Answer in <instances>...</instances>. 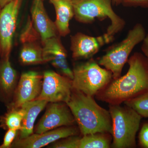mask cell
Segmentation results:
<instances>
[{
  "instance_id": "cell-1",
  "label": "cell",
  "mask_w": 148,
  "mask_h": 148,
  "mask_svg": "<svg viewBox=\"0 0 148 148\" xmlns=\"http://www.w3.org/2000/svg\"><path fill=\"white\" fill-rule=\"evenodd\" d=\"M126 74L113 79L95 95L99 101L109 105H121L148 91V59L135 52L128 58Z\"/></svg>"
},
{
  "instance_id": "cell-2",
  "label": "cell",
  "mask_w": 148,
  "mask_h": 148,
  "mask_svg": "<svg viewBox=\"0 0 148 148\" xmlns=\"http://www.w3.org/2000/svg\"><path fill=\"white\" fill-rule=\"evenodd\" d=\"M66 103L82 135L96 132L112 134V120L110 112L99 106L93 96L73 88L71 97Z\"/></svg>"
},
{
  "instance_id": "cell-3",
  "label": "cell",
  "mask_w": 148,
  "mask_h": 148,
  "mask_svg": "<svg viewBox=\"0 0 148 148\" xmlns=\"http://www.w3.org/2000/svg\"><path fill=\"white\" fill-rule=\"evenodd\" d=\"M126 106V105H125ZM112 120L111 147L133 148L136 147V136L142 117L127 106L109 105Z\"/></svg>"
},
{
  "instance_id": "cell-4",
  "label": "cell",
  "mask_w": 148,
  "mask_h": 148,
  "mask_svg": "<svg viewBox=\"0 0 148 148\" xmlns=\"http://www.w3.org/2000/svg\"><path fill=\"white\" fill-rule=\"evenodd\" d=\"M74 17L83 24H91L96 19L103 20L109 18L110 24L106 34L111 36L121 32L126 22L114 11L111 0H72Z\"/></svg>"
},
{
  "instance_id": "cell-5",
  "label": "cell",
  "mask_w": 148,
  "mask_h": 148,
  "mask_svg": "<svg viewBox=\"0 0 148 148\" xmlns=\"http://www.w3.org/2000/svg\"><path fill=\"white\" fill-rule=\"evenodd\" d=\"M147 34L143 24L137 23L129 30L124 39L106 51L99 58L98 64L112 73L113 79L119 77L130 53L136 45L143 42Z\"/></svg>"
},
{
  "instance_id": "cell-6",
  "label": "cell",
  "mask_w": 148,
  "mask_h": 148,
  "mask_svg": "<svg viewBox=\"0 0 148 148\" xmlns=\"http://www.w3.org/2000/svg\"><path fill=\"white\" fill-rule=\"evenodd\" d=\"M73 71V88L93 97L113 78L112 73L92 58L75 65Z\"/></svg>"
},
{
  "instance_id": "cell-7",
  "label": "cell",
  "mask_w": 148,
  "mask_h": 148,
  "mask_svg": "<svg viewBox=\"0 0 148 148\" xmlns=\"http://www.w3.org/2000/svg\"><path fill=\"white\" fill-rule=\"evenodd\" d=\"M73 89L71 79L53 71H46L43 75L41 91L36 100H45L48 103H66L71 97Z\"/></svg>"
},
{
  "instance_id": "cell-8",
  "label": "cell",
  "mask_w": 148,
  "mask_h": 148,
  "mask_svg": "<svg viewBox=\"0 0 148 148\" xmlns=\"http://www.w3.org/2000/svg\"><path fill=\"white\" fill-rule=\"evenodd\" d=\"M22 0H12L0 9V55L8 58L12 48Z\"/></svg>"
},
{
  "instance_id": "cell-9",
  "label": "cell",
  "mask_w": 148,
  "mask_h": 148,
  "mask_svg": "<svg viewBox=\"0 0 148 148\" xmlns=\"http://www.w3.org/2000/svg\"><path fill=\"white\" fill-rule=\"evenodd\" d=\"M114 37L105 33L98 36L77 33L71 37V49L72 57L75 60L92 58L101 48L113 41Z\"/></svg>"
},
{
  "instance_id": "cell-10",
  "label": "cell",
  "mask_w": 148,
  "mask_h": 148,
  "mask_svg": "<svg viewBox=\"0 0 148 148\" xmlns=\"http://www.w3.org/2000/svg\"><path fill=\"white\" fill-rule=\"evenodd\" d=\"M42 79L43 76L36 71L23 73L14 91L13 101L9 104V108H19L24 103L36 100L41 91Z\"/></svg>"
},
{
  "instance_id": "cell-11",
  "label": "cell",
  "mask_w": 148,
  "mask_h": 148,
  "mask_svg": "<svg viewBox=\"0 0 148 148\" xmlns=\"http://www.w3.org/2000/svg\"><path fill=\"white\" fill-rule=\"evenodd\" d=\"M35 129L41 134L62 126L74 125L76 123L69 106L64 102L51 103Z\"/></svg>"
},
{
  "instance_id": "cell-12",
  "label": "cell",
  "mask_w": 148,
  "mask_h": 148,
  "mask_svg": "<svg viewBox=\"0 0 148 148\" xmlns=\"http://www.w3.org/2000/svg\"><path fill=\"white\" fill-rule=\"evenodd\" d=\"M79 129L73 125L63 126L41 134H32L24 139L14 140L11 147L40 148L55 141L73 135H78Z\"/></svg>"
},
{
  "instance_id": "cell-13",
  "label": "cell",
  "mask_w": 148,
  "mask_h": 148,
  "mask_svg": "<svg viewBox=\"0 0 148 148\" xmlns=\"http://www.w3.org/2000/svg\"><path fill=\"white\" fill-rule=\"evenodd\" d=\"M42 43L43 57L45 63L50 62L62 75L73 79V70L68 63L67 51L59 38L57 36L52 37Z\"/></svg>"
},
{
  "instance_id": "cell-14",
  "label": "cell",
  "mask_w": 148,
  "mask_h": 148,
  "mask_svg": "<svg viewBox=\"0 0 148 148\" xmlns=\"http://www.w3.org/2000/svg\"><path fill=\"white\" fill-rule=\"evenodd\" d=\"M31 12L32 24L42 42L57 36L58 32L55 23L47 13L43 0H34Z\"/></svg>"
},
{
  "instance_id": "cell-15",
  "label": "cell",
  "mask_w": 148,
  "mask_h": 148,
  "mask_svg": "<svg viewBox=\"0 0 148 148\" xmlns=\"http://www.w3.org/2000/svg\"><path fill=\"white\" fill-rule=\"evenodd\" d=\"M17 75L12 66L9 57L2 58L0 61V96L8 102L16 88Z\"/></svg>"
},
{
  "instance_id": "cell-16",
  "label": "cell",
  "mask_w": 148,
  "mask_h": 148,
  "mask_svg": "<svg viewBox=\"0 0 148 148\" xmlns=\"http://www.w3.org/2000/svg\"><path fill=\"white\" fill-rule=\"evenodd\" d=\"M53 5L56 13L55 24L58 34L65 37L71 32L70 22L74 17L72 0H49Z\"/></svg>"
},
{
  "instance_id": "cell-17",
  "label": "cell",
  "mask_w": 148,
  "mask_h": 148,
  "mask_svg": "<svg viewBox=\"0 0 148 148\" xmlns=\"http://www.w3.org/2000/svg\"><path fill=\"white\" fill-rule=\"evenodd\" d=\"M47 103L45 100L36 99L24 103L20 107L25 111V114L18 139H24L33 134L35 121Z\"/></svg>"
},
{
  "instance_id": "cell-18",
  "label": "cell",
  "mask_w": 148,
  "mask_h": 148,
  "mask_svg": "<svg viewBox=\"0 0 148 148\" xmlns=\"http://www.w3.org/2000/svg\"><path fill=\"white\" fill-rule=\"evenodd\" d=\"M22 44L19 54V60L22 64L29 65L45 63L43 57L42 47L36 42Z\"/></svg>"
},
{
  "instance_id": "cell-19",
  "label": "cell",
  "mask_w": 148,
  "mask_h": 148,
  "mask_svg": "<svg viewBox=\"0 0 148 148\" xmlns=\"http://www.w3.org/2000/svg\"><path fill=\"white\" fill-rule=\"evenodd\" d=\"M112 137L106 132H96L82 135L79 148H109L111 147Z\"/></svg>"
},
{
  "instance_id": "cell-20",
  "label": "cell",
  "mask_w": 148,
  "mask_h": 148,
  "mask_svg": "<svg viewBox=\"0 0 148 148\" xmlns=\"http://www.w3.org/2000/svg\"><path fill=\"white\" fill-rule=\"evenodd\" d=\"M25 111L22 108H9V111L1 118L0 126L5 129L21 130Z\"/></svg>"
},
{
  "instance_id": "cell-21",
  "label": "cell",
  "mask_w": 148,
  "mask_h": 148,
  "mask_svg": "<svg viewBox=\"0 0 148 148\" xmlns=\"http://www.w3.org/2000/svg\"><path fill=\"white\" fill-rule=\"evenodd\" d=\"M124 103L135 110L142 118H148V91Z\"/></svg>"
},
{
  "instance_id": "cell-22",
  "label": "cell",
  "mask_w": 148,
  "mask_h": 148,
  "mask_svg": "<svg viewBox=\"0 0 148 148\" xmlns=\"http://www.w3.org/2000/svg\"><path fill=\"white\" fill-rule=\"evenodd\" d=\"M39 38H40L39 36L35 30L32 20L29 19L27 21L26 27L21 33L20 36V41L23 44L26 42H36Z\"/></svg>"
},
{
  "instance_id": "cell-23",
  "label": "cell",
  "mask_w": 148,
  "mask_h": 148,
  "mask_svg": "<svg viewBox=\"0 0 148 148\" xmlns=\"http://www.w3.org/2000/svg\"><path fill=\"white\" fill-rule=\"evenodd\" d=\"M81 137L77 135H73L62 139V140L53 144L52 148H79Z\"/></svg>"
},
{
  "instance_id": "cell-24",
  "label": "cell",
  "mask_w": 148,
  "mask_h": 148,
  "mask_svg": "<svg viewBox=\"0 0 148 148\" xmlns=\"http://www.w3.org/2000/svg\"><path fill=\"white\" fill-rule=\"evenodd\" d=\"M17 132L18 130H8L5 135L3 144L0 146V148H10L16 138Z\"/></svg>"
},
{
  "instance_id": "cell-25",
  "label": "cell",
  "mask_w": 148,
  "mask_h": 148,
  "mask_svg": "<svg viewBox=\"0 0 148 148\" xmlns=\"http://www.w3.org/2000/svg\"><path fill=\"white\" fill-rule=\"evenodd\" d=\"M121 5L125 7L148 8V0H122Z\"/></svg>"
},
{
  "instance_id": "cell-26",
  "label": "cell",
  "mask_w": 148,
  "mask_h": 148,
  "mask_svg": "<svg viewBox=\"0 0 148 148\" xmlns=\"http://www.w3.org/2000/svg\"><path fill=\"white\" fill-rule=\"evenodd\" d=\"M139 145L142 148H148V123L143 125L139 134Z\"/></svg>"
},
{
  "instance_id": "cell-27",
  "label": "cell",
  "mask_w": 148,
  "mask_h": 148,
  "mask_svg": "<svg viewBox=\"0 0 148 148\" xmlns=\"http://www.w3.org/2000/svg\"><path fill=\"white\" fill-rule=\"evenodd\" d=\"M142 52L148 59V34L146 35L145 38L143 41L141 46Z\"/></svg>"
},
{
  "instance_id": "cell-28",
  "label": "cell",
  "mask_w": 148,
  "mask_h": 148,
  "mask_svg": "<svg viewBox=\"0 0 148 148\" xmlns=\"http://www.w3.org/2000/svg\"><path fill=\"white\" fill-rule=\"evenodd\" d=\"M12 0H0V9L10 2Z\"/></svg>"
},
{
  "instance_id": "cell-29",
  "label": "cell",
  "mask_w": 148,
  "mask_h": 148,
  "mask_svg": "<svg viewBox=\"0 0 148 148\" xmlns=\"http://www.w3.org/2000/svg\"><path fill=\"white\" fill-rule=\"evenodd\" d=\"M113 5L118 6L121 5L122 0H111Z\"/></svg>"
},
{
  "instance_id": "cell-30",
  "label": "cell",
  "mask_w": 148,
  "mask_h": 148,
  "mask_svg": "<svg viewBox=\"0 0 148 148\" xmlns=\"http://www.w3.org/2000/svg\"></svg>"
}]
</instances>
